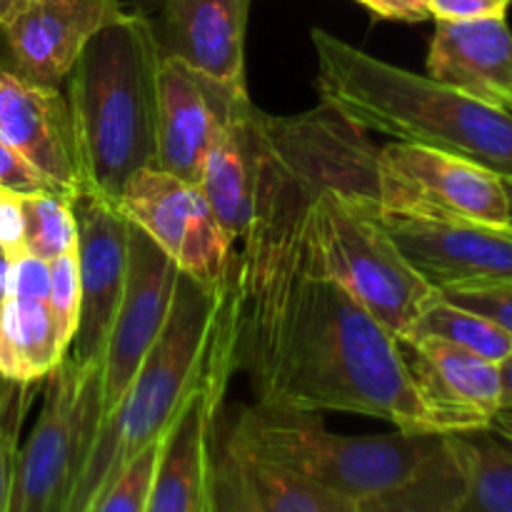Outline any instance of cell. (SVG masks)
<instances>
[{
  "mask_svg": "<svg viewBox=\"0 0 512 512\" xmlns=\"http://www.w3.org/2000/svg\"><path fill=\"white\" fill-rule=\"evenodd\" d=\"M425 65L438 83L512 110V30L505 18L435 20Z\"/></svg>",
  "mask_w": 512,
  "mask_h": 512,
  "instance_id": "obj_19",
  "label": "cell"
},
{
  "mask_svg": "<svg viewBox=\"0 0 512 512\" xmlns=\"http://www.w3.org/2000/svg\"><path fill=\"white\" fill-rule=\"evenodd\" d=\"M378 220L435 290L460 283H512L510 225L390 215L380 208Z\"/></svg>",
  "mask_w": 512,
  "mask_h": 512,
  "instance_id": "obj_12",
  "label": "cell"
},
{
  "mask_svg": "<svg viewBox=\"0 0 512 512\" xmlns=\"http://www.w3.org/2000/svg\"><path fill=\"white\" fill-rule=\"evenodd\" d=\"M210 512H263L238 455L225 438H215L210 460Z\"/></svg>",
  "mask_w": 512,
  "mask_h": 512,
  "instance_id": "obj_27",
  "label": "cell"
},
{
  "mask_svg": "<svg viewBox=\"0 0 512 512\" xmlns=\"http://www.w3.org/2000/svg\"><path fill=\"white\" fill-rule=\"evenodd\" d=\"M180 270L173 260L130 223L128 273L100 358V410L103 420L133 383L135 373L163 333L175 300Z\"/></svg>",
  "mask_w": 512,
  "mask_h": 512,
  "instance_id": "obj_10",
  "label": "cell"
},
{
  "mask_svg": "<svg viewBox=\"0 0 512 512\" xmlns=\"http://www.w3.org/2000/svg\"><path fill=\"white\" fill-rule=\"evenodd\" d=\"M160 60L150 25L128 10L88 40L65 78L90 193L113 203L130 175L155 168Z\"/></svg>",
  "mask_w": 512,
  "mask_h": 512,
  "instance_id": "obj_4",
  "label": "cell"
},
{
  "mask_svg": "<svg viewBox=\"0 0 512 512\" xmlns=\"http://www.w3.org/2000/svg\"><path fill=\"white\" fill-rule=\"evenodd\" d=\"M23 203V243L30 255L55 260L78 248V218L73 200L58 193H38L20 198Z\"/></svg>",
  "mask_w": 512,
  "mask_h": 512,
  "instance_id": "obj_26",
  "label": "cell"
},
{
  "mask_svg": "<svg viewBox=\"0 0 512 512\" xmlns=\"http://www.w3.org/2000/svg\"><path fill=\"white\" fill-rule=\"evenodd\" d=\"M500 368V408L512 405V355L498 365Z\"/></svg>",
  "mask_w": 512,
  "mask_h": 512,
  "instance_id": "obj_38",
  "label": "cell"
},
{
  "mask_svg": "<svg viewBox=\"0 0 512 512\" xmlns=\"http://www.w3.org/2000/svg\"><path fill=\"white\" fill-rule=\"evenodd\" d=\"M25 223H23V203L20 195L0 190V255L13 258L23 253L25 243Z\"/></svg>",
  "mask_w": 512,
  "mask_h": 512,
  "instance_id": "obj_35",
  "label": "cell"
},
{
  "mask_svg": "<svg viewBox=\"0 0 512 512\" xmlns=\"http://www.w3.org/2000/svg\"><path fill=\"white\" fill-rule=\"evenodd\" d=\"M0 143L23 155L58 193H90L65 95L0 68Z\"/></svg>",
  "mask_w": 512,
  "mask_h": 512,
  "instance_id": "obj_17",
  "label": "cell"
},
{
  "mask_svg": "<svg viewBox=\"0 0 512 512\" xmlns=\"http://www.w3.org/2000/svg\"><path fill=\"white\" fill-rule=\"evenodd\" d=\"M470 485L465 435H443L405 478L353 503V512H463Z\"/></svg>",
  "mask_w": 512,
  "mask_h": 512,
  "instance_id": "obj_21",
  "label": "cell"
},
{
  "mask_svg": "<svg viewBox=\"0 0 512 512\" xmlns=\"http://www.w3.org/2000/svg\"><path fill=\"white\" fill-rule=\"evenodd\" d=\"M448 303L485 315L512 338V283H460L438 290Z\"/></svg>",
  "mask_w": 512,
  "mask_h": 512,
  "instance_id": "obj_30",
  "label": "cell"
},
{
  "mask_svg": "<svg viewBox=\"0 0 512 512\" xmlns=\"http://www.w3.org/2000/svg\"><path fill=\"white\" fill-rule=\"evenodd\" d=\"M18 385H13V393H0V512H8L10 483H13L15 455H18V433L23 423L25 405L20 395H15Z\"/></svg>",
  "mask_w": 512,
  "mask_h": 512,
  "instance_id": "obj_31",
  "label": "cell"
},
{
  "mask_svg": "<svg viewBox=\"0 0 512 512\" xmlns=\"http://www.w3.org/2000/svg\"><path fill=\"white\" fill-rule=\"evenodd\" d=\"M323 105L360 130L443 150L512 178V113L390 65L323 28L310 33Z\"/></svg>",
  "mask_w": 512,
  "mask_h": 512,
  "instance_id": "obj_3",
  "label": "cell"
},
{
  "mask_svg": "<svg viewBox=\"0 0 512 512\" xmlns=\"http://www.w3.org/2000/svg\"><path fill=\"white\" fill-rule=\"evenodd\" d=\"M63 348L53 313L45 300H23L5 295L0 300V380L8 385H30L48 380L63 363Z\"/></svg>",
  "mask_w": 512,
  "mask_h": 512,
  "instance_id": "obj_22",
  "label": "cell"
},
{
  "mask_svg": "<svg viewBox=\"0 0 512 512\" xmlns=\"http://www.w3.org/2000/svg\"><path fill=\"white\" fill-rule=\"evenodd\" d=\"M470 485L463 512H512V450L488 430L465 433Z\"/></svg>",
  "mask_w": 512,
  "mask_h": 512,
  "instance_id": "obj_25",
  "label": "cell"
},
{
  "mask_svg": "<svg viewBox=\"0 0 512 512\" xmlns=\"http://www.w3.org/2000/svg\"><path fill=\"white\" fill-rule=\"evenodd\" d=\"M78 218L80 318L65 358L73 365L100 363L128 273L130 220L118 203L85 193L73 200Z\"/></svg>",
  "mask_w": 512,
  "mask_h": 512,
  "instance_id": "obj_11",
  "label": "cell"
},
{
  "mask_svg": "<svg viewBox=\"0 0 512 512\" xmlns=\"http://www.w3.org/2000/svg\"><path fill=\"white\" fill-rule=\"evenodd\" d=\"M100 423V363L80 368L63 358L50 373L33 433L15 455L8 512H63Z\"/></svg>",
  "mask_w": 512,
  "mask_h": 512,
  "instance_id": "obj_7",
  "label": "cell"
},
{
  "mask_svg": "<svg viewBox=\"0 0 512 512\" xmlns=\"http://www.w3.org/2000/svg\"><path fill=\"white\" fill-rule=\"evenodd\" d=\"M263 115L253 100L240 105L205 153L203 173L198 180L210 210L235 245L245 238L253 218Z\"/></svg>",
  "mask_w": 512,
  "mask_h": 512,
  "instance_id": "obj_20",
  "label": "cell"
},
{
  "mask_svg": "<svg viewBox=\"0 0 512 512\" xmlns=\"http://www.w3.org/2000/svg\"><path fill=\"white\" fill-rule=\"evenodd\" d=\"M410 335H435V338L460 345V348L498 365L512 355V338L508 330H503L485 315L448 303L445 298H440V293H435V298L425 305L423 315L410 330Z\"/></svg>",
  "mask_w": 512,
  "mask_h": 512,
  "instance_id": "obj_24",
  "label": "cell"
},
{
  "mask_svg": "<svg viewBox=\"0 0 512 512\" xmlns=\"http://www.w3.org/2000/svg\"><path fill=\"white\" fill-rule=\"evenodd\" d=\"M512 0H428L433 20L505 18Z\"/></svg>",
  "mask_w": 512,
  "mask_h": 512,
  "instance_id": "obj_34",
  "label": "cell"
},
{
  "mask_svg": "<svg viewBox=\"0 0 512 512\" xmlns=\"http://www.w3.org/2000/svg\"><path fill=\"white\" fill-rule=\"evenodd\" d=\"M5 283H8V258L0 255V300L5 298Z\"/></svg>",
  "mask_w": 512,
  "mask_h": 512,
  "instance_id": "obj_39",
  "label": "cell"
},
{
  "mask_svg": "<svg viewBox=\"0 0 512 512\" xmlns=\"http://www.w3.org/2000/svg\"><path fill=\"white\" fill-rule=\"evenodd\" d=\"M228 438L238 448L358 503L405 478L443 435L403 430L340 435L325 428L320 413L255 403L240 410Z\"/></svg>",
  "mask_w": 512,
  "mask_h": 512,
  "instance_id": "obj_6",
  "label": "cell"
},
{
  "mask_svg": "<svg viewBox=\"0 0 512 512\" xmlns=\"http://www.w3.org/2000/svg\"><path fill=\"white\" fill-rule=\"evenodd\" d=\"M248 100V88L220 83L175 58L160 60L155 168L198 185L205 153Z\"/></svg>",
  "mask_w": 512,
  "mask_h": 512,
  "instance_id": "obj_14",
  "label": "cell"
},
{
  "mask_svg": "<svg viewBox=\"0 0 512 512\" xmlns=\"http://www.w3.org/2000/svg\"><path fill=\"white\" fill-rule=\"evenodd\" d=\"M5 258V255H3ZM50 293V263L48 260L30 255L28 250L8 258V283L5 295L23 300H45Z\"/></svg>",
  "mask_w": 512,
  "mask_h": 512,
  "instance_id": "obj_32",
  "label": "cell"
},
{
  "mask_svg": "<svg viewBox=\"0 0 512 512\" xmlns=\"http://www.w3.org/2000/svg\"><path fill=\"white\" fill-rule=\"evenodd\" d=\"M168 435V433H165ZM165 440V438H163ZM163 440L148 445L118 478L113 480L108 490L100 495L98 503L90 512H145L148 510L150 488H153L155 468H158Z\"/></svg>",
  "mask_w": 512,
  "mask_h": 512,
  "instance_id": "obj_28",
  "label": "cell"
},
{
  "mask_svg": "<svg viewBox=\"0 0 512 512\" xmlns=\"http://www.w3.org/2000/svg\"><path fill=\"white\" fill-rule=\"evenodd\" d=\"M230 375L233 370L210 375L170 425L145 512H203L208 508L215 423Z\"/></svg>",
  "mask_w": 512,
  "mask_h": 512,
  "instance_id": "obj_18",
  "label": "cell"
},
{
  "mask_svg": "<svg viewBox=\"0 0 512 512\" xmlns=\"http://www.w3.org/2000/svg\"><path fill=\"white\" fill-rule=\"evenodd\" d=\"M355 3H360L383 20H398V23L430 20L428 0H355Z\"/></svg>",
  "mask_w": 512,
  "mask_h": 512,
  "instance_id": "obj_36",
  "label": "cell"
},
{
  "mask_svg": "<svg viewBox=\"0 0 512 512\" xmlns=\"http://www.w3.org/2000/svg\"><path fill=\"white\" fill-rule=\"evenodd\" d=\"M398 343L435 433L488 430L500 410L498 363L435 335H408Z\"/></svg>",
  "mask_w": 512,
  "mask_h": 512,
  "instance_id": "obj_13",
  "label": "cell"
},
{
  "mask_svg": "<svg viewBox=\"0 0 512 512\" xmlns=\"http://www.w3.org/2000/svg\"><path fill=\"white\" fill-rule=\"evenodd\" d=\"M203 512H210V503H208V508H205V510H203Z\"/></svg>",
  "mask_w": 512,
  "mask_h": 512,
  "instance_id": "obj_42",
  "label": "cell"
},
{
  "mask_svg": "<svg viewBox=\"0 0 512 512\" xmlns=\"http://www.w3.org/2000/svg\"><path fill=\"white\" fill-rule=\"evenodd\" d=\"M488 433L495 435L500 443H505L512 450V405H503L498 413L493 415L488 425Z\"/></svg>",
  "mask_w": 512,
  "mask_h": 512,
  "instance_id": "obj_37",
  "label": "cell"
},
{
  "mask_svg": "<svg viewBox=\"0 0 512 512\" xmlns=\"http://www.w3.org/2000/svg\"><path fill=\"white\" fill-rule=\"evenodd\" d=\"M225 440L238 455L245 478H248L263 512H353L350 500L338 498V495L308 483L300 475L238 448L228 435H225Z\"/></svg>",
  "mask_w": 512,
  "mask_h": 512,
  "instance_id": "obj_23",
  "label": "cell"
},
{
  "mask_svg": "<svg viewBox=\"0 0 512 512\" xmlns=\"http://www.w3.org/2000/svg\"><path fill=\"white\" fill-rule=\"evenodd\" d=\"M505 195H508V225L512 228V178H503Z\"/></svg>",
  "mask_w": 512,
  "mask_h": 512,
  "instance_id": "obj_40",
  "label": "cell"
},
{
  "mask_svg": "<svg viewBox=\"0 0 512 512\" xmlns=\"http://www.w3.org/2000/svg\"><path fill=\"white\" fill-rule=\"evenodd\" d=\"M235 370L248 373L263 405L435 433L400 343L325 273L313 243L268 318L235 340Z\"/></svg>",
  "mask_w": 512,
  "mask_h": 512,
  "instance_id": "obj_1",
  "label": "cell"
},
{
  "mask_svg": "<svg viewBox=\"0 0 512 512\" xmlns=\"http://www.w3.org/2000/svg\"><path fill=\"white\" fill-rule=\"evenodd\" d=\"M13 3H15V0H0V15H3L5 10H8Z\"/></svg>",
  "mask_w": 512,
  "mask_h": 512,
  "instance_id": "obj_41",
  "label": "cell"
},
{
  "mask_svg": "<svg viewBox=\"0 0 512 512\" xmlns=\"http://www.w3.org/2000/svg\"><path fill=\"white\" fill-rule=\"evenodd\" d=\"M0 190L20 195V198L38 193H58L23 155H18L5 143H0Z\"/></svg>",
  "mask_w": 512,
  "mask_h": 512,
  "instance_id": "obj_33",
  "label": "cell"
},
{
  "mask_svg": "<svg viewBox=\"0 0 512 512\" xmlns=\"http://www.w3.org/2000/svg\"><path fill=\"white\" fill-rule=\"evenodd\" d=\"M235 340V275L223 288H208L180 273L168 323L113 413L100 423L63 512L93 510L113 480L148 445L165 438L190 395L210 375L235 373Z\"/></svg>",
  "mask_w": 512,
  "mask_h": 512,
  "instance_id": "obj_2",
  "label": "cell"
},
{
  "mask_svg": "<svg viewBox=\"0 0 512 512\" xmlns=\"http://www.w3.org/2000/svg\"><path fill=\"white\" fill-rule=\"evenodd\" d=\"M510 113H512V110H510Z\"/></svg>",
  "mask_w": 512,
  "mask_h": 512,
  "instance_id": "obj_43",
  "label": "cell"
},
{
  "mask_svg": "<svg viewBox=\"0 0 512 512\" xmlns=\"http://www.w3.org/2000/svg\"><path fill=\"white\" fill-rule=\"evenodd\" d=\"M375 193L383 213L508 225L500 175L473 160L393 140L375 150Z\"/></svg>",
  "mask_w": 512,
  "mask_h": 512,
  "instance_id": "obj_8",
  "label": "cell"
},
{
  "mask_svg": "<svg viewBox=\"0 0 512 512\" xmlns=\"http://www.w3.org/2000/svg\"><path fill=\"white\" fill-rule=\"evenodd\" d=\"M150 25L160 58H175L220 83L245 85L250 0H125Z\"/></svg>",
  "mask_w": 512,
  "mask_h": 512,
  "instance_id": "obj_15",
  "label": "cell"
},
{
  "mask_svg": "<svg viewBox=\"0 0 512 512\" xmlns=\"http://www.w3.org/2000/svg\"><path fill=\"white\" fill-rule=\"evenodd\" d=\"M118 208L183 275L208 288H223L233 280L238 245L218 223L200 185L143 168L130 175Z\"/></svg>",
  "mask_w": 512,
  "mask_h": 512,
  "instance_id": "obj_9",
  "label": "cell"
},
{
  "mask_svg": "<svg viewBox=\"0 0 512 512\" xmlns=\"http://www.w3.org/2000/svg\"><path fill=\"white\" fill-rule=\"evenodd\" d=\"M48 308L53 313L55 328L63 348L68 350L75 338L80 318V270L78 248L50 260V293Z\"/></svg>",
  "mask_w": 512,
  "mask_h": 512,
  "instance_id": "obj_29",
  "label": "cell"
},
{
  "mask_svg": "<svg viewBox=\"0 0 512 512\" xmlns=\"http://www.w3.org/2000/svg\"><path fill=\"white\" fill-rule=\"evenodd\" d=\"M125 13L123 0H15L0 15V33L15 73L58 88L88 40Z\"/></svg>",
  "mask_w": 512,
  "mask_h": 512,
  "instance_id": "obj_16",
  "label": "cell"
},
{
  "mask_svg": "<svg viewBox=\"0 0 512 512\" xmlns=\"http://www.w3.org/2000/svg\"><path fill=\"white\" fill-rule=\"evenodd\" d=\"M378 208L373 160L315 195L310 243L325 273L400 340L410 335L438 290L385 233Z\"/></svg>",
  "mask_w": 512,
  "mask_h": 512,
  "instance_id": "obj_5",
  "label": "cell"
}]
</instances>
